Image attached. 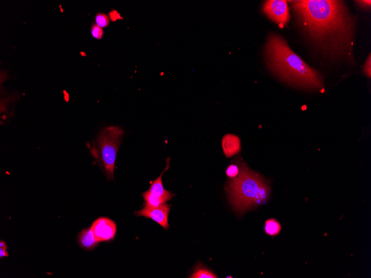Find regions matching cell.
<instances>
[{"label":"cell","mask_w":371,"mask_h":278,"mask_svg":"<svg viewBox=\"0 0 371 278\" xmlns=\"http://www.w3.org/2000/svg\"><path fill=\"white\" fill-rule=\"evenodd\" d=\"M297 23L310 43L332 61L354 64L355 16L338 0L290 1Z\"/></svg>","instance_id":"cell-1"},{"label":"cell","mask_w":371,"mask_h":278,"mask_svg":"<svg viewBox=\"0 0 371 278\" xmlns=\"http://www.w3.org/2000/svg\"><path fill=\"white\" fill-rule=\"evenodd\" d=\"M263 56L269 71L287 84L310 91L324 90L320 73L295 54L281 35H268Z\"/></svg>","instance_id":"cell-2"},{"label":"cell","mask_w":371,"mask_h":278,"mask_svg":"<svg viewBox=\"0 0 371 278\" xmlns=\"http://www.w3.org/2000/svg\"><path fill=\"white\" fill-rule=\"evenodd\" d=\"M239 166V175L229 180L226 189L234 210L244 213L265 203L270 197V188L265 179L243 162Z\"/></svg>","instance_id":"cell-3"},{"label":"cell","mask_w":371,"mask_h":278,"mask_svg":"<svg viewBox=\"0 0 371 278\" xmlns=\"http://www.w3.org/2000/svg\"><path fill=\"white\" fill-rule=\"evenodd\" d=\"M124 131L118 127L105 128L100 132L90 148L94 157L108 179H114L116 159Z\"/></svg>","instance_id":"cell-4"},{"label":"cell","mask_w":371,"mask_h":278,"mask_svg":"<svg viewBox=\"0 0 371 278\" xmlns=\"http://www.w3.org/2000/svg\"><path fill=\"white\" fill-rule=\"evenodd\" d=\"M262 12L281 28L285 27L290 20L289 7L284 0H268L263 3Z\"/></svg>","instance_id":"cell-5"},{"label":"cell","mask_w":371,"mask_h":278,"mask_svg":"<svg viewBox=\"0 0 371 278\" xmlns=\"http://www.w3.org/2000/svg\"><path fill=\"white\" fill-rule=\"evenodd\" d=\"M90 228L99 242L113 239L117 233V225L115 222L106 217L96 220Z\"/></svg>","instance_id":"cell-6"},{"label":"cell","mask_w":371,"mask_h":278,"mask_svg":"<svg viewBox=\"0 0 371 278\" xmlns=\"http://www.w3.org/2000/svg\"><path fill=\"white\" fill-rule=\"evenodd\" d=\"M170 207L168 204L165 203L156 207H143L136 213L137 216L144 217L157 222L165 229L169 228L168 217Z\"/></svg>","instance_id":"cell-7"},{"label":"cell","mask_w":371,"mask_h":278,"mask_svg":"<svg viewBox=\"0 0 371 278\" xmlns=\"http://www.w3.org/2000/svg\"><path fill=\"white\" fill-rule=\"evenodd\" d=\"M170 157L167 159V165L165 169L160 175L158 178H157L155 180L150 182V189L148 190V191L151 193L152 195L157 197L166 198L168 199L169 201L172 199L173 194L171 192L165 189L163 183H162V178L166 171L168 170L170 168Z\"/></svg>","instance_id":"cell-8"},{"label":"cell","mask_w":371,"mask_h":278,"mask_svg":"<svg viewBox=\"0 0 371 278\" xmlns=\"http://www.w3.org/2000/svg\"><path fill=\"white\" fill-rule=\"evenodd\" d=\"M222 147L227 158L238 154L241 149L239 137L235 134H226L222 139Z\"/></svg>","instance_id":"cell-9"},{"label":"cell","mask_w":371,"mask_h":278,"mask_svg":"<svg viewBox=\"0 0 371 278\" xmlns=\"http://www.w3.org/2000/svg\"><path fill=\"white\" fill-rule=\"evenodd\" d=\"M78 242L82 247L87 250L95 248L99 243L90 228L82 230L78 234Z\"/></svg>","instance_id":"cell-10"},{"label":"cell","mask_w":371,"mask_h":278,"mask_svg":"<svg viewBox=\"0 0 371 278\" xmlns=\"http://www.w3.org/2000/svg\"><path fill=\"white\" fill-rule=\"evenodd\" d=\"M142 196L144 199L145 204L144 206L148 207H159L164 204L166 203V202H168V199L161 198L157 197L154 195H152L148 191L142 193Z\"/></svg>","instance_id":"cell-11"},{"label":"cell","mask_w":371,"mask_h":278,"mask_svg":"<svg viewBox=\"0 0 371 278\" xmlns=\"http://www.w3.org/2000/svg\"><path fill=\"white\" fill-rule=\"evenodd\" d=\"M281 229L282 226L276 220L271 219L266 221L265 231L267 235L274 237L280 233Z\"/></svg>","instance_id":"cell-12"},{"label":"cell","mask_w":371,"mask_h":278,"mask_svg":"<svg viewBox=\"0 0 371 278\" xmlns=\"http://www.w3.org/2000/svg\"><path fill=\"white\" fill-rule=\"evenodd\" d=\"M191 278H216L217 277L208 269L204 267L201 264H198L193 272V274L190 276Z\"/></svg>","instance_id":"cell-13"},{"label":"cell","mask_w":371,"mask_h":278,"mask_svg":"<svg viewBox=\"0 0 371 278\" xmlns=\"http://www.w3.org/2000/svg\"><path fill=\"white\" fill-rule=\"evenodd\" d=\"M240 172L239 165H231L226 169V173L227 177L233 179L237 177Z\"/></svg>","instance_id":"cell-14"},{"label":"cell","mask_w":371,"mask_h":278,"mask_svg":"<svg viewBox=\"0 0 371 278\" xmlns=\"http://www.w3.org/2000/svg\"><path fill=\"white\" fill-rule=\"evenodd\" d=\"M96 24L101 28L106 27L109 24L110 20L108 16L100 13L96 16Z\"/></svg>","instance_id":"cell-15"},{"label":"cell","mask_w":371,"mask_h":278,"mask_svg":"<svg viewBox=\"0 0 371 278\" xmlns=\"http://www.w3.org/2000/svg\"><path fill=\"white\" fill-rule=\"evenodd\" d=\"M91 33L95 39H101L103 36V29L97 24H94L92 26Z\"/></svg>","instance_id":"cell-16"},{"label":"cell","mask_w":371,"mask_h":278,"mask_svg":"<svg viewBox=\"0 0 371 278\" xmlns=\"http://www.w3.org/2000/svg\"><path fill=\"white\" fill-rule=\"evenodd\" d=\"M364 72L365 75L369 78L371 77V56L369 55V57L365 63L364 66Z\"/></svg>","instance_id":"cell-17"},{"label":"cell","mask_w":371,"mask_h":278,"mask_svg":"<svg viewBox=\"0 0 371 278\" xmlns=\"http://www.w3.org/2000/svg\"><path fill=\"white\" fill-rule=\"evenodd\" d=\"M355 2L358 4L359 7L363 9V10H370L371 4L370 0L369 1H365V0L361 1V0H360V1H355Z\"/></svg>","instance_id":"cell-18"},{"label":"cell","mask_w":371,"mask_h":278,"mask_svg":"<svg viewBox=\"0 0 371 278\" xmlns=\"http://www.w3.org/2000/svg\"><path fill=\"white\" fill-rule=\"evenodd\" d=\"M7 245L4 241L1 240L0 242V258L8 256V253L7 251Z\"/></svg>","instance_id":"cell-19"}]
</instances>
